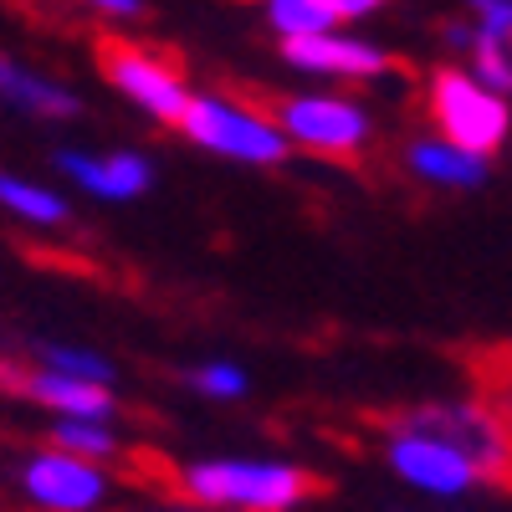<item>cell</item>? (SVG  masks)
I'll use <instances>...</instances> for the list:
<instances>
[{"instance_id": "6da1fadb", "label": "cell", "mask_w": 512, "mask_h": 512, "mask_svg": "<svg viewBox=\"0 0 512 512\" xmlns=\"http://www.w3.org/2000/svg\"><path fill=\"white\" fill-rule=\"evenodd\" d=\"M200 512H303L323 482L287 456H195L169 477Z\"/></svg>"}, {"instance_id": "7a4b0ae2", "label": "cell", "mask_w": 512, "mask_h": 512, "mask_svg": "<svg viewBox=\"0 0 512 512\" xmlns=\"http://www.w3.org/2000/svg\"><path fill=\"white\" fill-rule=\"evenodd\" d=\"M384 431H415L451 446L482 487H512V425L482 400H420L384 420Z\"/></svg>"}, {"instance_id": "3957f363", "label": "cell", "mask_w": 512, "mask_h": 512, "mask_svg": "<svg viewBox=\"0 0 512 512\" xmlns=\"http://www.w3.org/2000/svg\"><path fill=\"white\" fill-rule=\"evenodd\" d=\"M180 134L205 154L231 159V164H251V169L287 164V154H292L277 118L256 103L231 98V93H195L185 118H180Z\"/></svg>"}, {"instance_id": "277c9868", "label": "cell", "mask_w": 512, "mask_h": 512, "mask_svg": "<svg viewBox=\"0 0 512 512\" xmlns=\"http://www.w3.org/2000/svg\"><path fill=\"white\" fill-rule=\"evenodd\" d=\"M425 113L436 123V139L492 159L512 139V103L477 82L466 67H436L425 82Z\"/></svg>"}, {"instance_id": "5b68a950", "label": "cell", "mask_w": 512, "mask_h": 512, "mask_svg": "<svg viewBox=\"0 0 512 512\" xmlns=\"http://www.w3.org/2000/svg\"><path fill=\"white\" fill-rule=\"evenodd\" d=\"M272 118L287 134V144L313 159L354 164L374 144V118L349 93H297V98H282Z\"/></svg>"}, {"instance_id": "8992f818", "label": "cell", "mask_w": 512, "mask_h": 512, "mask_svg": "<svg viewBox=\"0 0 512 512\" xmlns=\"http://www.w3.org/2000/svg\"><path fill=\"white\" fill-rule=\"evenodd\" d=\"M11 482L31 512H108L113 502V466L82 461L52 441L31 446L16 461Z\"/></svg>"}, {"instance_id": "52a82bcc", "label": "cell", "mask_w": 512, "mask_h": 512, "mask_svg": "<svg viewBox=\"0 0 512 512\" xmlns=\"http://www.w3.org/2000/svg\"><path fill=\"white\" fill-rule=\"evenodd\" d=\"M98 67L108 77V88L123 93L144 118L180 128L195 88L185 82V72L175 67V57H164L154 47H139V41H123V36H103L98 41Z\"/></svg>"}, {"instance_id": "ba28073f", "label": "cell", "mask_w": 512, "mask_h": 512, "mask_svg": "<svg viewBox=\"0 0 512 512\" xmlns=\"http://www.w3.org/2000/svg\"><path fill=\"white\" fill-rule=\"evenodd\" d=\"M0 390L47 410L52 420H118V390L77 374H57L47 364H0Z\"/></svg>"}, {"instance_id": "9c48e42d", "label": "cell", "mask_w": 512, "mask_h": 512, "mask_svg": "<svg viewBox=\"0 0 512 512\" xmlns=\"http://www.w3.org/2000/svg\"><path fill=\"white\" fill-rule=\"evenodd\" d=\"M52 169L82 195L108 200V205H128V200H144L159 180V169L144 149H57Z\"/></svg>"}, {"instance_id": "30bf717a", "label": "cell", "mask_w": 512, "mask_h": 512, "mask_svg": "<svg viewBox=\"0 0 512 512\" xmlns=\"http://www.w3.org/2000/svg\"><path fill=\"white\" fill-rule=\"evenodd\" d=\"M384 466L420 497H436V502H456L466 492H477V472L466 466L451 446L431 441V436H415V431H384Z\"/></svg>"}, {"instance_id": "8fae6325", "label": "cell", "mask_w": 512, "mask_h": 512, "mask_svg": "<svg viewBox=\"0 0 512 512\" xmlns=\"http://www.w3.org/2000/svg\"><path fill=\"white\" fill-rule=\"evenodd\" d=\"M282 62L292 72L328 77V82H369V77H390L395 72V57L390 52L374 47V41H364V36H349V31L282 41Z\"/></svg>"}, {"instance_id": "7c38bea8", "label": "cell", "mask_w": 512, "mask_h": 512, "mask_svg": "<svg viewBox=\"0 0 512 512\" xmlns=\"http://www.w3.org/2000/svg\"><path fill=\"white\" fill-rule=\"evenodd\" d=\"M466 11H472L466 72L512 103V0H466Z\"/></svg>"}, {"instance_id": "4fadbf2b", "label": "cell", "mask_w": 512, "mask_h": 512, "mask_svg": "<svg viewBox=\"0 0 512 512\" xmlns=\"http://www.w3.org/2000/svg\"><path fill=\"white\" fill-rule=\"evenodd\" d=\"M405 169L415 180L436 185V190H482L492 180V159L466 154V149H456V144H446L436 134L405 144Z\"/></svg>"}, {"instance_id": "5bb4252c", "label": "cell", "mask_w": 512, "mask_h": 512, "mask_svg": "<svg viewBox=\"0 0 512 512\" xmlns=\"http://www.w3.org/2000/svg\"><path fill=\"white\" fill-rule=\"evenodd\" d=\"M0 98L21 113H31V118H77L82 113V98L67 82H57L47 72H31L6 52H0Z\"/></svg>"}, {"instance_id": "9a60e30c", "label": "cell", "mask_w": 512, "mask_h": 512, "mask_svg": "<svg viewBox=\"0 0 512 512\" xmlns=\"http://www.w3.org/2000/svg\"><path fill=\"white\" fill-rule=\"evenodd\" d=\"M0 210H6L11 221L31 226V231H62L72 226V205L62 190L41 185L31 175H16V169H0Z\"/></svg>"}, {"instance_id": "2e32d148", "label": "cell", "mask_w": 512, "mask_h": 512, "mask_svg": "<svg viewBox=\"0 0 512 512\" xmlns=\"http://www.w3.org/2000/svg\"><path fill=\"white\" fill-rule=\"evenodd\" d=\"M31 364H47L57 374H77V379H93V384L118 390V364L103 349H93V344H72V338H36V344H31Z\"/></svg>"}, {"instance_id": "e0dca14e", "label": "cell", "mask_w": 512, "mask_h": 512, "mask_svg": "<svg viewBox=\"0 0 512 512\" xmlns=\"http://www.w3.org/2000/svg\"><path fill=\"white\" fill-rule=\"evenodd\" d=\"M47 441L82 456V461H98V466H113L123 456V431L118 420H52L47 425Z\"/></svg>"}, {"instance_id": "ac0fdd59", "label": "cell", "mask_w": 512, "mask_h": 512, "mask_svg": "<svg viewBox=\"0 0 512 512\" xmlns=\"http://www.w3.org/2000/svg\"><path fill=\"white\" fill-rule=\"evenodd\" d=\"M180 379H185V390L195 400H210V405H236V400L251 395V374L236 359H200Z\"/></svg>"}, {"instance_id": "d6986e66", "label": "cell", "mask_w": 512, "mask_h": 512, "mask_svg": "<svg viewBox=\"0 0 512 512\" xmlns=\"http://www.w3.org/2000/svg\"><path fill=\"white\" fill-rule=\"evenodd\" d=\"M267 26L282 41H297V36H328V31H338V16H333L328 0H267Z\"/></svg>"}, {"instance_id": "ffe728a7", "label": "cell", "mask_w": 512, "mask_h": 512, "mask_svg": "<svg viewBox=\"0 0 512 512\" xmlns=\"http://www.w3.org/2000/svg\"><path fill=\"white\" fill-rule=\"evenodd\" d=\"M88 6L108 21H139L144 16V0H88Z\"/></svg>"}, {"instance_id": "44dd1931", "label": "cell", "mask_w": 512, "mask_h": 512, "mask_svg": "<svg viewBox=\"0 0 512 512\" xmlns=\"http://www.w3.org/2000/svg\"><path fill=\"white\" fill-rule=\"evenodd\" d=\"M328 6H333L338 26H344V21H364V16H374L379 6H390V0H328Z\"/></svg>"}]
</instances>
